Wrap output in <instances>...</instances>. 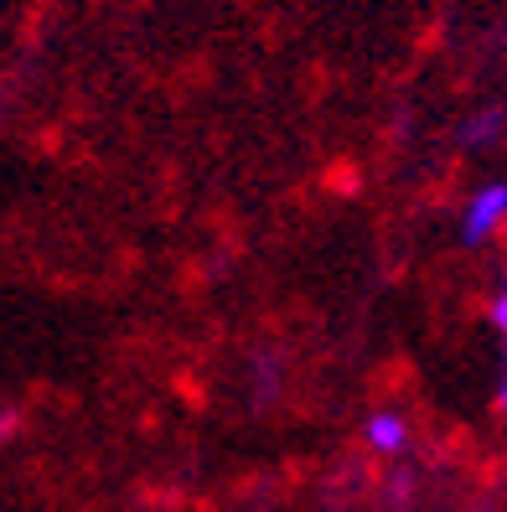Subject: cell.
<instances>
[{
    "label": "cell",
    "mask_w": 507,
    "mask_h": 512,
    "mask_svg": "<svg viewBox=\"0 0 507 512\" xmlns=\"http://www.w3.org/2000/svg\"><path fill=\"white\" fill-rule=\"evenodd\" d=\"M507 223V182H487L482 192H471L466 213H461V244H487V238Z\"/></svg>",
    "instance_id": "6da1fadb"
},
{
    "label": "cell",
    "mask_w": 507,
    "mask_h": 512,
    "mask_svg": "<svg viewBox=\"0 0 507 512\" xmlns=\"http://www.w3.org/2000/svg\"><path fill=\"white\" fill-rule=\"evenodd\" d=\"M368 445L378 450V456H399V450L409 445V425H404V414L378 409V414L368 419Z\"/></svg>",
    "instance_id": "7a4b0ae2"
},
{
    "label": "cell",
    "mask_w": 507,
    "mask_h": 512,
    "mask_svg": "<svg viewBox=\"0 0 507 512\" xmlns=\"http://www.w3.org/2000/svg\"><path fill=\"white\" fill-rule=\"evenodd\" d=\"M497 125H502V109H482L476 119H466L461 140H466V145H492V140H497Z\"/></svg>",
    "instance_id": "3957f363"
},
{
    "label": "cell",
    "mask_w": 507,
    "mask_h": 512,
    "mask_svg": "<svg viewBox=\"0 0 507 512\" xmlns=\"http://www.w3.org/2000/svg\"><path fill=\"white\" fill-rule=\"evenodd\" d=\"M492 326L507 337V275H502V285H497V300H492Z\"/></svg>",
    "instance_id": "277c9868"
},
{
    "label": "cell",
    "mask_w": 507,
    "mask_h": 512,
    "mask_svg": "<svg viewBox=\"0 0 507 512\" xmlns=\"http://www.w3.org/2000/svg\"><path fill=\"white\" fill-rule=\"evenodd\" d=\"M16 419H21L16 409H0V440H11V435H16Z\"/></svg>",
    "instance_id": "5b68a950"
},
{
    "label": "cell",
    "mask_w": 507,
    "mask_h": 512,
    "mask_svg": "<svg viewBox=\"0 0 507 512\" xmlns=\"http://www.w3.org/2000/svg\"><path fill=\"white\" fill-rule=\"evenodd\" d=\"M497 404L507 409V357H502V383H497Z\"/></svg>",
    "instance_id": "8992f818"
}]
</instances>
